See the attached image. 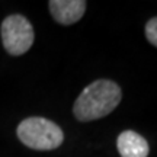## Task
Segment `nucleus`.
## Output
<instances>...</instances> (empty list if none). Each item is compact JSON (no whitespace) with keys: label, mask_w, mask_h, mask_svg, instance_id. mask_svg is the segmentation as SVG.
I'll list each match as a JSON object with an SVG mask.
<instances>
[{"label":"nucleus","mask_w":157,"mask_h":157,"mask_svg":"<svg viewBox=\"0 0 157 157\" xmlns=\"http://www.w3.org/2000/svg\"><path fill=\"white\" fill-rule=\"evenodd\" d=\"M146 36L150 44L157 47V17H151L146 23Z\"/></svg>","instance_id":"423d86ee"},{"label":"nucleus","mask_w":157,"mask_h":157,"mask_svg":"<svg viewBox=\"0 0 157 157\" xmlns=\"http://www.w3.org/2000/svg\"><path fill=\"white\" fill-rule=\"evenodd\" d=\"M48 6L54 21L61 25H73L78 22L86 12L84 0H51Z\"/></svg>","instance_id":"20e7f679"},{"label":"nucleus","mask_w":157,"mask_h":157,"mask_svg":"<svg viewBox=\"0 0 157 157\" xmlns=\"http://www.w3.org/2000/svg\"><path fill=\"white\" fill-rule=\"evenodd\" d=\"M2 41L10 56H23L34 44V28L22 15H10L2 22Z\"/></svg>","instance_id":"7ed1b4c3"},{"label":"nucleus","mask_w":157,"mask_h":157,"mask_svg":"<svg viewBox=\"0 0 157 157\" xmlns=\"http://www.w3.org/2000/svg\"><path fill=\"white\" fill-rule=\"evenodd\" d=\"M122 99L121 87L108 78H99L86 86L74 102L73 113L80 122H89L109 115Z\"/></svg>","instance_id":"f257e3e1"},{"label":"nucleus","mask_w":157,"mask_h":157,"mask_svg":"<svg viewBox=\"0 0 157 157\" xmlns=\"http://www.w3.org/2000/svg\"><path fill=\"white\" fill-rule=\"evenodd\" d=\"M117 148L121 157H148L150 147L147 140L135 131H122L117 138Z\"/></svg>","instance_id":"39448f33"},{"label":"nucleus","mask_w":157,"mask_h":157,"mask_svg":"<svg viewBox=\"0 0 157 157\" xmlns=\"http://www.w3.org/2000/svg\"><path fill=\"white\" fill-rule=\"evenodd\" d=\"M17 138L32 150L50 151L56 150L64 141L63 129L47 118L31 117L17 125Z\"/></svg>","instance_id":"f03ea898"}]
</instances>
